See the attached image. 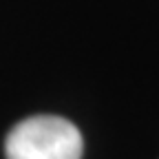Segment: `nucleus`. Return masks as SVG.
<instances>
[{"instance_id": "1", "label": "nucleus", "mask_w": 159, "mask_h": 159, "mask_svg": "<svg viewBox=\"0 0 159 159\" xmlns=\"http://www.w3.org/2000/svg\"><path fill=\"white\" fill-rule=\"evenodd\" d=\"M84 142L75 124L55 115H35L11 128L7 159H82Z\"/></svg>"}]
</instances>
